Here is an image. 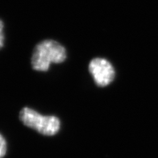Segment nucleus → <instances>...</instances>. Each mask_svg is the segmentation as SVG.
Listing matches in <instances>:
<instances>
[{"label":"nucleus","instance_id":"2","mask_svg":"<svg viewBox=\"0 0 158 158\" xmlns=\"http://www.w3.org/2000/svg\"><path fill=\"white\" fill-rule=\"evenodd\" d=\"M19 118L27 127L44 135H54L60 128V122L56 116H43L29 108H23L20 112Z\"/></svg>","mask_w":158,"mask_h":158},{"label":"nucleus","instance_id":"5","mask_svg":"<svg viewBox=\"0 0 158 158\" xmlns=\"http://www.w3.org/2000/svg\"><path fill=\"white\" fill-rule=\"evenodd\" d=\"M4 23L0 20V48L3 46L4 41H5V36H4Z\"/></svg>","mask_w":158,"mask_h":158},{"label":"nucleus","instance_id":"4","mask_svg":"<svg viewBox=\"0 0 158 158\" xmlns=\"http://www.w3.org/2000/svg\"><path fill=\"white\" fill-rule=\"evenodd\" d=\"M7 152V143L2 135L0 134V158L5 157Z\"/></svg>","mask_w":158,"mask_h":158},{"label":"nucleus","instance_id":"3","mask_svg":"<svg viewBox=\"0 0 158 158\" xmlns=\"http://www.w3.org/2000/svg\"><path fill=\"white\" fill-rule=\"evenodd\" d=\"M89 70L96 84L101 87L109 85L115 77L114 67L106 59L95 58L92 59L89 65Z\"/></svg>","mask_w":158,"mask_h":158},{"label":"nucleus","instance_id":"1","mask_svg":"<svg viewBox=\"0 0 158 158\" xmlns=\"http://www.w3.org/2000/svg\"><path fill=\"white\" fill-rule=\"evenodd\" d=\"M66 59V50L60 43L46 40L38 43L31 56V66L37 71H47L51 64H59Z\"/></svg>","mask_w":158,"mask_h":158}]
</instances>
